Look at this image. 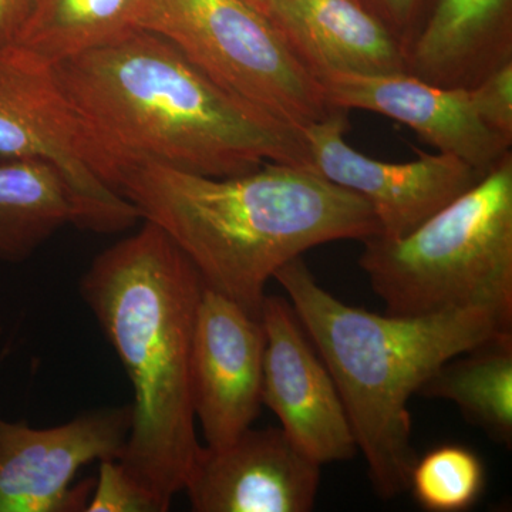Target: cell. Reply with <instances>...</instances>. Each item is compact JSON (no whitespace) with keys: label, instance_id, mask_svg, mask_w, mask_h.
Returning a JSON list of instances; mask_svg holds the SVG:
<instances>
[{"label":"cell","instance_id":"cell-1","mask_svg":"<svg viewBox=\"0 0 512 512\" xmlns=\"http://www.w3.org/2000/svg\"><path fill=\"white\" fill-rule=\"evenodd\" d=\"M84 119L127 167L232 177L311 164L302 130L222 89L170 40L137 29L53 63Z\"/></svg>","mask_w":512,"mask_h":512},{"label":"cell","instance_id":"cell-2","mask_svg":"<svg viewBox=\"0 0 512 512\" xmlns=\"http://www.w3.org/2000/svg\"><path fill=\"white\" fill-rule=\"evenodd\" d=\"M119 192L173 239L205 286L258 319L266 284L289 261L329 242L380 234L370 205L311 164L265 163L232 177L133 164Z\"/></svg>","mask_w":512,"mask_h":512},{"label":"cell","instance_id":"cell-3","mask_svg":"<svg viewBox=\"0 0 512 512\" xmlns=\"http://www.w3.org/2000/svg\"><path fill=\"white\" fill-rule=\"evenodd\" d=\"M204 281L150 221L93 259L80 295L133 384V424L121 464L168 508L201 448L191 352Z\"/></svg>","mask_w":512,"mask_h":512},{"label":"cell","instance_id":"cell-4","mask_svg":"<svg viewBox=\"0 0 512 512\" xmlns=\"http://www.w3.org/2000/svg\"><path fill=\"white\" fill-rule=\"evenodd\" d=\"M274 279L335 380L377 494L389 500L409 490L417 460L410 397L448 360L512 322L487 309L397 316L353 308L318 284L302 256Z\"/></svg>","mask_w":512,"mask_h":512},{"label":"cell","instance_id":"cell-5","mask_svg":"<svg viewBox=\"0 0 512 512\" xmlns=\"http://www.w3.org/2000/svg\"><path fill=\"white\" fill-rule=\"evenodd\" d=\"M363 244L359 265L386 313L487 309L512 322V151L406 237Z\"/></svg>","mask_w":512,"mask_h":512},{"label":"cell","instance_id":"cell-6","mask_svg":"<svg viewBox=\"0 0 512 512\" xmlns=\"http://www.w3.org/2000/svg\"><path fill=\"white\" fill-rule=\"evenodd\" d=\"M0 157L55 167L79 228L116 234L141 220L119 192L127 165L74 106L53 63L16 43L0 47Z\"/></svg>","mask_w":512,"mask_h":512},{"label":"cell","instance_id":"cell-7","mask_svg":"<svg viewBox=\"0 0 512 512\" xmlns=\"http://www.w3.org/2000/svg\"><path fill=\"white\" fill-rule=\"evenodd\" d=\"M140 29L170 40L222 89L302 130L335 109L281 30L245 0H150Z\"/></svg>","mask_w":512,"mask_h":512},{"label":"cell","instance_id":"cell-8","mask_svg":"<svg viewBox=\"0 0 512 512\" xmlns=\"http://www.w3.org/2000/svg\"><path fill=\"white\" fill-rule=\"evenodd\" d=\"M348 130V110L335 107L302 134L312 167L370 205L380 237H406L483 180L476 168L451 154L419 151L409 163L375 160L346 143Z\"/></svg>","mask_w":512,"mask_h":512},{"label":"cell","instance_id":"cell-9","mask_svg":"<svg viewBox=\"0 0 512 512\" xmlns=\"http://www.w3.org/2000/svg\"><path fill=\"white\" fill-rule=\"evenodd\" d=\"M133 424V404L87 410L55 427L0 416V512L84 511L87 487L70 491L80 468L119 460Z\"/></svg>","mask_w":512,"mask_h":512},{"label":"cell","instance_id":"cell-10","mask_svg":"<svg viewBox=\"0 0 512 512\" xmlns=\"http://www.w3.org/2000/svg\"><path fill=\"white\" fill-rule=\"evenodd\" d=\"M261 322L265 332L262 403L320 466L355 457V434L338 387L291 302L266 295Z\"/></svg>","mask_w":512,"mask_h":512},{"label":"cell","instance_id":"cell-11","mask_svg":"<svg viewBox=\"0 0 512 512\" xmlns=\"http://www.w3.org/2000/svg\"><path fill=\"white\" fill-rule=\"evenodd\" d=\"M265 332L261 319L204 286L191 352L195 420L208 447H222L261 413Z\"/></svg>","mask_w":512,"mask_h":512},{"label":"cell","instance_id":"cell-12","mask_svg":"<svg viewBox=\"0 0 512 512\" xmlns=\"http://www.w3.org/2000/svg\"><path fill=\"white\" fill-rule=\"evenodd\" d=\"M320 467L281 427H249L225 446H201L183 491L195 512H308Z\"/></svg>","mask_w":512,"mask_h":512},{"label":"cell","instance_id":"cell-13","mask_svg":"<svg viewBox=\"0 0 512 512\" xmlns=\"http://www.w3.org/2000/svg\"><path fill=\"white\" fill-rule=\"evenodd\" d=\"M333 107L365 110L412 128L439 153L466 161L483 175L511 153L508 140L478 116L470 89L436 86L409 73L318 77Z\"/></svg>","mask_w":512,"mask_h":512},{"label":"cell","instance_id":"cell-14","mask_svg":"<svg viewBox=\"0 0 512 512\" xmlns=\"http://www.w3.org/2000/svg\"><path fill=\"white\" fill-rule=\"evenodd\" d=\"M268 18L316 77L406 73L402 45L360 0H269Z\"/></svg>","mask_w":512,"mask_h":512},{"label":"cell","instance_id":"cell-15","mask_svg":"<svg viewBox=\"0 0 512 512\" xmlns=\"http://www.w3.org/2000/svg\"><path fill=\"white\" fill-rule=\"evenodd\" d=\"M511 0H436L404 52L406 73L443 87L473 89L512 62Z\"/></svg>","mask_w":512,"mask_h":512},{"label":"cell","instance_id":"cell-16","mask_svg":"<svg viewBox=\"0 0 512 512\" xmlns=\"http://www.w3.org/2000/svg\"><path fill=\"white\" fill-rule=\"evenodd\" d=\"M66 181L42 161L0 163V262H23L66 225L77 227Z\"/></svg>","mask_w":512,"mask_h":512},{"label":"cell","instance_id":"cell-17","mask_svg":"<svg viewBox=\"0 0 512 512\" xmlns=\"http://www.w3.org/2000/svg\"><path fill=\"white\" fill-rule=\"evenodd\" d=\"M419 394L456 404L468 423L511 446L512 329L448 360Z\"/></svg>","mask_w":512,"mask_h":512},{"label":"cell","instance_id":"cell-18","mask_svg":"<svg viewBox=\"0 0 512 512\" xmlns=\"http://www.w3.org/2000/svg\"><path fill=\"white\" fill-rule=\"evenodd\" d=\"M150 0H36L16 45L56 63L140 29Z\"/></svg>","mask_w":512,"mask_h":512},{"label":"cell","instance_id":"cell-19","mask_svg":"<svg viewBox=\"0 0 512 512\" xmlns=\"http://www.w3.org/2000/svg\"><path fill=\"white\" fill-rule=\"evenodd\" d=\"M485 487V468L470 448L446 444L417 458L410 474L417 503L427 511L460 512L477 503Z\"/></svg>","mask_w":512,"mask_h":512},{"label":"cell","instance_id":"cell-20","mask_svg":"<svg viewBox=\"0 0 512 512\" xmlns=\"http://www.w3.org/2000/svg\"><path fill=\"white\" fill-rule=\"evenodd\" d=\"M99 478L87 501L86 512H165L170 510L147 485L137 480L119 460L99 461Z\"/></svg>","mask_w":512,"mask_h":512},{"label":"cell","instance_id":"cell-21","mask_svg":"<svg viewBox=\"0 0 512 512\" xmlns=\"http://www.w3.org/2000/svg\"><path fill=\"white\" fill-rule=\"evenodd\" d=\"M470 92L481 120L512 140V62L485 77Z\"/></svg>","mask_w":512,"mask_h":512},{"label":"cell","instance_id":"cell-22","mask_svg":"<svg viewBox=\"0 0 512 512\" xmlns=\"http://www.w3.org/2000/svg\"><path fill=\"white\" fill-rule=\"evenodd\" d=\"M420 3L421 0H376L375 16L393 33L404 52L421 29Z\"/></svg>","mask_w":512,"mask_h":512},{"label":"cell","instance_id":"cell-23","mask_svg":"<svg viewBox=\"0 0 512 512\" xmlns=\"http://www.w3.org/2000/svg\"><path fill=\"white\" fill-rule=\"evenodd\" d=\"M36 0H0V47L15 45Z\"/></svg>","mask_w":512,"mask_h":512},{"label":"cell","instance_id":"cell-24","mask_svg":"<svg viewBox=\"0 0 512 512\" xmlns=\"http://www.w3.org/2000/svg\"><path fill=\"white\" fill-rule=\"evenodd\" d=\"M245 2H248L249 5L254 6L255 9L259 10V12L268 16L269 0H245Z\"/></svg>","mask_w":512,"mask_h":512},{"label":"cell","instance_id":"cell-25","mask_svg":"<svg viewBox=\"0 0 512 512\" xmlns=\"http://www.w3.org/2000/svg\"><path fill=\"white\" fill-rule=\"evenodd\" d=\"M0 333H2V326H0Z\"/></svg>","mask_w":512,"mask_h":512}]
</instances>
